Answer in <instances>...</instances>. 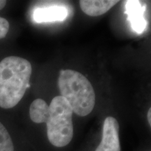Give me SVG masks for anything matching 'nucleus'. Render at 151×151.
<instances>
[{
    "label": "nucleus",
    "mask_w": 151,
    "mask_h": 151,
    "mask_svg": "<svg viewBox=\"0 0 151 151\" xmlns=\"http://www.w3.org/2000/svg\"><path fill=\"white\" fill-rule=\"evenodd\" d=\"M31 63L16 56L5 58L0 62V107L9 109L20 102L29 88Z\"/></svg>",
    "instance_id": "f257e3e1"
},
{
    "label": "nucleus",
    "mask_w": 151,
    "mask_h": 151,
    "mask_svg": "<svg viewBox=\"0 0 151 151\" xmlns=\"http://www.w3.org/2000/svg\"><path fill=\"white\" fill-rule=\"evenodd\" d=\"M58 88L62 97L68 101L73 113L86 116L93 110L95 93L91 83L78 71L61 70L58 78Z\"/></svg>",
    "instance_id": "f03ea898"
},
{
    "label": "nucleus",
    "mask_w": 151,
    "mask_h": 151,
    "mask_svg": "<svg viewBox=\"0 0 151 151\" xmlns=\"http://www.w3.org/2000/svg\"><path fill=\"white\" fill-rule=\"evenodd\" d=\"M73 111L68 101L62 96H56L48 106L45 123L47 137L52 146L62 148L69 144L73 137Z\"/></svg>",
    "instance_id": "7ed1b4c3"
},
{
    "label": "nucleus",
    "mask_w": 151,
    "mask_h": 151,
    "mask_svg": "<svg viewBox=\"0 0 151 151\" xmlns=\"http://www.w3.org/2000/svg\"><path fill=\"white\" fill-rule=\"evenodd\" d=\"M119 123L111 116L105 119L103 124L101 141L95 151H120Z\"/></svg>",
    "instance_id": "20e7f679"
},
{
    "label": "nucleus",
    "mask_w": 151,
    "mask_h": 151,
    "mask_svg": "<svg viewBox=\"0 0 151 151\" xmlns=\"http://www.w3.org/2000/svg\"><path fill=\"white\" fill-rule=\"evenodd\" d=\"M125 9L127 20L131 23L132 29L138 34H141L146 27V21L143 17L145 9L139 1H127Z\"/></svg>",
    "instance_id": "39448f33"
},
{
    "label": "nucleus",
    "mask_w": 151,
    "mask_h": 151,
    "mask_svg": "<svg viewBox=\"0 0 151 151\" xmlns=\"http://www.w3.org/2000/svg\"><path fill=\"white\" fill-rule=\"evenodd\" d=\"M68 16V11L65 7L53 6L50 7L38 8L34 12V20L35 22H47L62 21Z\"/></svg>",
    "instance_id": "423d86ee"
},
{
    "label": "nucleus",
    "mask_w": 151,
    "mask_h": 151,
    "mask_svg": "<svg viewBox=\"0 0 151 151\" xmlns=\"http://www.w3.org/2000/svg\"><path fill=\"white\" fill-rule=\"evenodd\" d=\"M118 2L115 0H81L79 4L85 14L96 17L104 14Z\"/></svg>",
    "instance_id": "0eeeda50"
},
{
    "label": "nucleus",
    "mask_w": 151,
    "mask_h": 151,
    "mask_svg": "<svg viewBox=\"0 0 151 151\" xmlns=\"http://www.w3.org/2000/svg\"><path fill=\"white\" fill-rule=\"evenodd\" d=\"M48 113V105L42 99L34 100L30 105L29 116L31 120L35 123L45 122Z\"/></svg>",
    "instance_id": "6e6552de"
},
{
    "label": "nucleus",
    "mask_w": 151,
    "mask_h": 151,
    "mask_svg": "<svg viewBox=\"0 0 151 151\" xmlns=\"http://www.w3.org/2000/svg\"><path fill=\"white\" fill-rule=\"evenodd\" d=\"M0 151H14L12 139L6 127L0 122Z\"/></svg>",
    "instance_id": "1a4fd4ad"
},
{
    "label": "nucleus",
    "mask_w": 151,
    "mask_h": 151,
    "mask_svg": "<svg viewBox=\"0 0 151 151\" xmlns=\"http://www.w3.org/2000/svg\"><path fill=\"white\" fill-rule=\"evenodd\" d=\"M9 22L6 19L0 16V39L4 38L9 32Z\"/></svg>",
    "instance_id": "9d476101"
},
{
    "label": "nucleus",
    "mask_w": 151,
    "mask_h": 151,
    "mask_svg": "<svg viewBox=\"0 0 151 151\" xmlns=\"http://www.w3.org/2000/svg\"><path fill=\"white\" fill-rule=\"evenodd\" d=\"M6 4V1H5V0H0V11L4 8Z\"/></svg>",
    "instance_id": "9b49d317"
},
{
    "label": "nucleus",
    "mask_w": 151,
    "mask_h": 151,
    "mask_svg": "<svg viewBox=\"0 0 151 151\" xmlns=\"http://www.w3.org/2000/svg\"><path fill=\"white\" fill-rule=\"evenodd\" d=\"M148 120L149 122V124L151 125V109H149L148 112Z\"/></svg>",
    "instance_id": "f8f14e48"
}]
</instances>
